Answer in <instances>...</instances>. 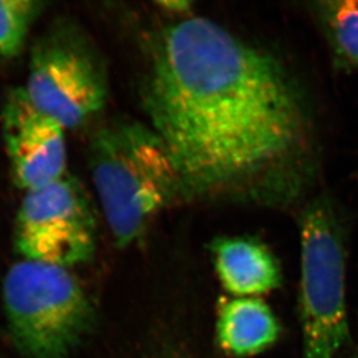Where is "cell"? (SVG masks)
Segmentation results:
<instances>
[{
	"mask_svg": "<svg viewBox=\"0 0 358 358\" xmlns=\"http://www.w3.org/2000/svg\"><path fill=\"white\" fill-rule=\"evenodd\" d=\"M142 103L176 164L181 201L299 209L320 171L306 95L275 55L187 17L150 43Z\"/></svg>",
	"mask_w": 358,
	"mask_h": 358,
	"instance_id": "cell-1",
	"label": "cell"
},
{
	"mask_svg": "<svg viewBox=\"0 0 358 358\" xmlns=\"http://www.w3.org/2000/svg\"><path fill=\"white\" fill-rule=\"evenodd\" d=\"M88 165L116 246L145 234L158 213L181 201V183L167 146L149 124L119 120L102 125L88 145Z\"/></svg>",
	"mask_w": 358,
	"mask_h": 358,
	"instance_id": "cell-2",
	"label": "cell"
},
{
	"mask_svg": "<svg viewBox=\"0 0 358 358\" xmlns=\"http://www.w3.org/2000/svg\"><path fill=\"white\" fill-rule=\"evenodd\" d=\"M304 358H335L349 338L341 208L326 194L298 209Z\"/></svg>",
	"mask_w": 358,
	"mask_h": 358,
	"instance_id": "cell-3",
	"label": "cell"
},
{
	"mask_svg": "<svg viewBox=\"0 0 358 358\" xmlns=\"http://www.w3.org/2000/svg\"><path fill=\"white\" fill-rule=\"evenodd\" d=\"M14 343L24 358H69L91 327L93 310L69 268L22 260L3 280Z\"/></svg>",
	"mask_w": 358,
	"mask_h": 358,
	"instance_id": "cell-4",
	"label": "cell"
},
{
	"mask_svg": "<svg viewBox=\"0 0 358 358\" xmlns=\"http://www.w3.org/2000/svg\"><path fill=\"white\" fill-rule=\"evenodd\" d=\"M31 103L63 128H79L101 112L108 77L98 49L83 29L61 20L31 48L24 87Z\"/></svg>",
	"mask_w": 358,
	"mask_h": 358,
	"instance_id": "cell-5",
	"label": "cell"
},
{
	"mask_svg": "<svg viewBox=\"0 0 358 358\" xmlns=\"http://www.w3.org/2000/svg\"><path fill=\"white\" fill-rule=\"evenodd\" d=\"M96 217L87 192L73 176L24 193L14 223V247L24 260L70 268L90 260Z\"/></svg>",
	"mask_w": 358,
	"mask_h": 358,
	"instance_id": "cell-6",
	"label": "cell"
},
{
	"mask_svg": "<svg viewBox=\"0 0 358 358\" xmlns=\"http://www.w3.org/2000/svg\"><path fill=\"white\" fill-rule=\"evenodd\" d=\"M1 128L12 178L17 188L26 193L66 174L65 129L36 108L24 87L13 88L6 95Z\"/></svg>",
	"mask_w": 358,
	"mask_h": 358,
	"instance_id": "cell-7",
	"label": "cell"
},
{
	"mask_svg": "<svg viewBox=\"0 0 358 358\" xmlns=\"http://www.w3.org/2000/svg\"><path fill=\"white\" fill-rule=\"evenodd\" d=\"M211 253L220 283L234 297H259L282 284L280 261L257 238H217Z\"/></svg>",
	"mask_w": 358,
	"mask_h": 358,
	"instance_id": "cell-8",
	"label": "cell"
},
{
	"mask_svg": "<svg viewBox=\"0 0 358 358\" xmlns=\"http://www.w3.org/2000/svg\"><path fill=\"white\" fill-rule=\"evenodd\" d=\"M274 312L257 297H234L220 305L217 338L224 352L250 357L266 352L280 338Z\"/></svg>",
	"mask_w": 358,
	"mask_h": 358,
	"instance_id": "cell-9",
	"label": "cell"
},
{
	"mask_svg": "<svg viewBox=\"0 0 358 358\" xmlns=\"http://www.w3.org/2000/svg\"><path fill=\"white\" fill-rule=\"evenodd\" d=\"M308 6L335 64L358 72V0H324Z\"/></svg>",
	"mask_w": 358,
	"mask_h": 358,
	"instance_id": "cell-10",
	"label": "cell"
},
{
	"mask_svg": "<svg viewBox=\"0 0 358 358\" xmlns=\"http://www.w3.org/2000/svg\"><path fill=\"white\" fill-rule=\"evenodd\" d=\"M44 3L35 0H0V55L15 57L20 54L31 24Z\"/></svg>",
	"mask_w": 358,
	"mask_h": 358,
	"instance_id": "cell-11",
	"label": "cell"
},
{
	"mask_svg": "<svg viewBox=\"0 0 358 358\" xmlns=\"http://www.w3.org/2000/svg\"><path fill=\"white\" fill-rule=\"evenodd\" d=\"M160 5L165 6L167 10H172V12H176V13L178 12L183 13V12L189 10L190 3L176 0V1H164V3H160Z\"/></svg>",
	"mask_w": 358,
	"mask_h": 358,
	"instance_id": "cell-12",
	"label": "cell"
}]
</instances>
